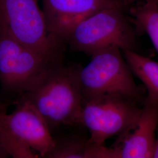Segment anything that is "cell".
Here are the masks:
<instances>
[{"mask_svg": "<svg viewBox=\"0 0 158 158\" xmlns=\"http://www.w3.org/2000/svg\"><path fill=\"white\" fill-rule=\"evenodd\" d=\"M80 67L55 66L32 90L23 97L49 126L79 122L83 98L79 83Z\"/></svg>", "mask_w": 158, "mask_h": 158, "instance_id": "obj_1", "label": "cell"}, {"mask_svg": "<svg viewBox=\"0 0 158 158\" xmlns=\"http://www.w3.org/2000/svg\"><path fill=\"white\" fill-rule=\"evenodd\" d=\"M124 9L108 8L87 17L70 31L65 45L90 56L111 48L134 51L135 32Z\"/></svg>", "mask_w": 158, "mask_h": 158, "instance_id": "obj_2", "label": "cell"}, {"mask_svg": "<svg viewBox=\"0 0 158 158\" xmlns=\"http://www.w3.org/2000/svg\"><path fill=\"white\" fill-rule=\"evenodd\" d=\"M0 31L48 59H62L64 44L49 31L37 0H0Z\"/></svg>", "mask_w": 158, "mask_h": 158, "instance_id": "obj_3", "label": "cell"}, {"mask_svg": "<svg viewBox=\"0 0 158 158\" xmlns=\"http://www.w3.org/2000/svg\"><path fill=\"white\" fill-rule=\"evenodd\" d=\"M122 51L111 48L91 56L90 61L79 69V80L83 100L106 96L135 100L139 90Z\"/></svg>", "mask_w": 158, "mask_h": 158, "instance_id": "obj_4", "label": "cell"}, {"mask_svg": "<svg viewBox=\"0 0 158 158\" xmlns=\"http://www.w3.org/2000/svg\"><path fill=\"white\" fill-rule=\"evenodd\" d=\"M60 61L42 56L0 31V83L7 90H32Z\"/></svg>", "mask_w": 158, "mask_h": 158, "instance_id": "obj_5", "label": "cell"}, {"mask_svg": "<svg viewBox=\"0 0 158 158\" xmlns=\"http://www.w3.org/2000/svg\"><path fill=\"white\" fill-rule=\"evenodd\" d=\"M135 100L123 97L106 96L84 100L79 123L90 134L89 142L104 145L107 139L127 130L134 129L142 108Z\"/></svg>", "mask_w": 158, "mask_h": 158, "instance_id": "obj_6", "label": "cell"}, {"mask_svg": "<svg viewBox=\"0 0 158 158\" xmlns=\"http://www.w3.org/2000/svg\"><path fill=\"white\" fill-rule=\"evenodd\" d=\"M0 125L32 151L45 156L55 148L49 126L29 102L22 100L11 113L0 108Z\"/></svg>", "mask_w": 158, "mask_h": 158, "instance_id": "obj_7", "label": "cell"}, {"mask_svg": "<svg viewBox=\"0 0 158 158\" xmlns=\"http://www.w3.org/2000/svg\"><path fill=\"white\" fill-rule=\"evenodd\" d=\"M49 31L64 44L69 32L78 23L96 12L108 8H124L121 0H42Z\"/></svg>", "mask_w": 158, "mask_h": 158, "instance_id": "obj_8", "label": "cell"}, {"mask_svg": "<svg viewBox=\"0 0 158 158\" xmlns=\"http://www.w3.org/2000/svg\"><path fill=\"white\" fill-rule=\"evenodd\" d=\"M158 127V101L148 97L132 133L115 149L118 158H152Z\"/></svg>", "mask_w": 158, "mask_h": 158, "instance_id": "obj_9", "label": "cell"}, {"mask_svg": "<svg viewBox=\"0 0 158 158\" xmlns=\"http://www.w3.org/2000/svg\"><path fill=\"white\" fill-rule=\"evenodd\" d=\"M123 53L132 72L147 87L148 97L158 101V62L134 51H123Z\"/></svg>", "mask_w": 158, "mask_h": 158, "instance_id": "obj_10", "label": "cell"}, {"mask_svg": "<svg viewBox=\"0 0 158 158\" xmlns=\"http://www.w3.org/2000/svg\"><path fill=\"white\" fill-rule=\"evenodd\" d=\"M143 1L130 10L132 21L148 35L158 53V4L155 0Z\"/></svg>", "mask_w": 158, "mask_h": 158, "instance_id": "obj_11", "label": "cell"}, {"mask_svg": "<svg viewBox=\"0 0 158 158\" xmlns=\"http://www.w3.org/2000/svg\"><path fill=\"white\" fill-rule=\"evenodd\" d=\"M0 145L11 158H36L32 150L10 135L0 125Z\"/></svg>", "mask_w": 158, "mask_h": 158, "instance_id": "obj_12", "label": "cell"}, {"mask_svg": "<svg viewBox=\"0 0 158 158\" xmlns=\"http://www.w3.org/2000/svg\"><path fill=\"white\" fill-rule=\"evenodd\" d=\"M85 158H118L115 149L108 148L104 145L90 143L85 144Z\"/></svg>", "mask_w": 158, "mask_h": 158, "instance_id": "obj_13", "label": "cell"}, {"mask_svg": "<svg viewBox=\"0 0 158 158\" xmlns=\"http://www.w3.org/2000/svg\"><path fill=\"white\" fill-rule=\"evenodd\" d=\"M85 145L71 144L57 151L53 158H85Z\"/></svg>", "mask_w": 158, "mask_h": 158, "instance_id": "obj_14", "label": "cell"}, {"mask_svg": "<svg viewBox=\"0 0 158 158\" xmlns=\"http://www.w3.org/2000/svg\"><path fill=\"white\" fill-rule=\"evenodd\" d=\"M152 158H158V132L156 138L155 145Z\"/></svg>", "mask_w": 158, "mask_h": 158, "instance_id": "obj_15", "label": "cell"}, {"mask_svg": "<svg viewBox=\"0 0 158 158\" xmlns=\"http://www.w3.org/2000/svg\"><path fill=\"white\" fill-rule=\"evenodd\" d=\"M7 156H8L7 153L0 145V158H7Z\"/></svg>", "mask_w": 158, "mask_h": 158, "instance_id": "obj_16", "label": "cell"}, {"mask_svg": "<svg viewBox=\"0 0 158 158\" xmlns=\"http://www.w3.org/2000/svg\"><path fill=\"white\" fill-rule=\"evenodd\" d=\"M125 5L126 4H131V3H133L134 2L136 1H140V0H121Z\"/></svg>", "mask_w": 158, "mask_h": 158, "instance_id": "obj_17", "label": "cell"}, {"mask_svg": "<svg viewBox=\"0 0 158 158\" xmlns=\"http://www.w3.org/2000/svg\"><path fill=\"white\" fill-rule=\"evenodd\" d=\"M155 1H156V2L158 4V0H155Z\"/></svg>", "mask_w": 158, "mask_h": 158, "instance_id": "obj_18", "label": "cell"}]
</instances>
